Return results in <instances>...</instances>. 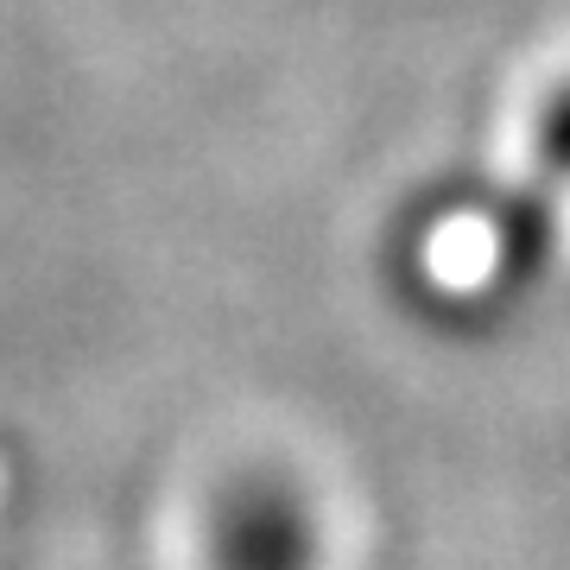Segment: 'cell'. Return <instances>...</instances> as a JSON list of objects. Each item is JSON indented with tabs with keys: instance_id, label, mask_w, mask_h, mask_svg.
Here are the masks:
<instances>
[{
	"instance_id": "2",
	"label": "cell",
	"mask_w": 570,
	"mask_h": 570,
	"mask_svg": "<svg viewBox=\"0 0 570 570\" xmlns=\"http://www.w3.org/2000/svg\"><path fill=\"white\" fill-rule=\"evenodd\" d=\"M527 159L546 197H570V70L551 77L527 108Z\"/></svg>"
},
{
	"instance_id": "1",
	"label": "cell",
	"mask_w": 570,
	"mask_h": 570,
	"mask_svg": "<svg viewBox=\"0 0 570 570\" xmlns=\"http://www.w3.org/2000/svg\"><path fill=\"white\" fill-rule=\"evenodd\" d=\"M204 570H324V527L292 475L247 469L209 501Z\"/></svg>"
}]
</instances>
